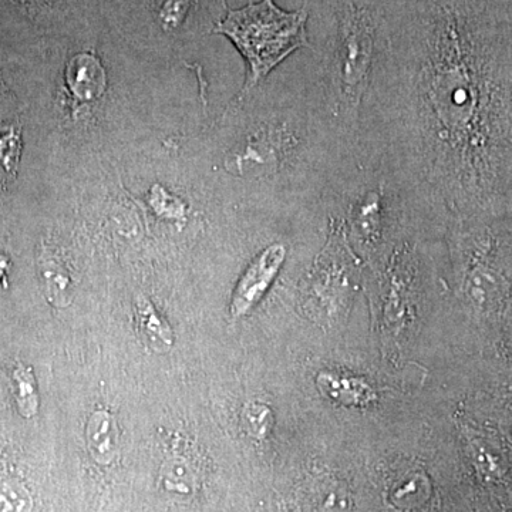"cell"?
<instances>
[{"label":"cell","mask_w":512,"mask_h":512,"mask_svg":"<svg viewBox=\"0 0 512 512\" xmlns=\"http://www.w3.org/2000/svg\"><path fill=\"white\" fill-rule=\"evenodd\" d=\"M323 392L339 400L340 403L352 404V406H365L375 399V393L359 379L349 377H336L335 375H322L318 379Z\"/></svg>","instance_id":"obj_6"},{"label":"cell","mask_w":512,"mask_h":512,"mask_svg":"<svg viewBox=\"0 0 512 512\" xmlns=\"http://www.w3.org/2000/svg\"><path fill=\"white\" fill-rule=\"evenodd\" d=\"M70 89L77 99L89 100L99 97L106 86V76L99 60L94 56L74 57L67 69Z\"/></svg>","instance_id":"obj_5"},{"label":"cell","mask_w":512,"mask_h":512,"mask_svg":"<svg viewBox=\"0 0 512 512\" xmlns=\"http://www.w3.org/2000/svg\"><path fill=\"white\" fill-rule=\"evenodd\" d=\"M15 382L18 384L20 413L26 417L35 416L37 412V396L32 372L29 369H25V367H19L15 372Z\"/></svg>","instance_id":"obj_9"},{"label":"cell","mask_w":512,"mask_h":512,"mask_svg":"<svg viewBox=\"0 0 512 512\" xmlns=\"http://www.w3.org/2000/svg\"><path fill=\"white\" fill-rule=\"evenodd\" d=\"M138 315H140L141 325L151 338L161 340L165 346L173 345V332L170 326L157 315L154 306L146 299L138 301Z\"/></svg>","instance_id":"obj_8"},{"label":"cell","mask_w":512,"mask_h":512,"mask_svg":"<svg viewBox=\"0 0 512 512\" xmlns=\"http://www.w3.org/2000/svg\"><path fill=\"white\" fill-rule=\"evenodd\" d=\"M312 56L349 140L372 80L384 35L383 0H303Z\"/></svg>","instance_id":"obj_1"},{"label":"cell","mask_w":512,"mask_h":512,"mask_svg":"<svg viewBox=\"0 0 512 512\" xmlns=\"http://www.w3.org/2000/svg\"><path fill=\"white\" fill-rule=\"evenodd\" d=\"M309 10L288 12L274 0L248 3L229 10L215 32L227 36L248 63L245 92L254 89L269 73L301 49L311 50L308 32Z\"/></svg>","instance_id":"obj_2"},{"label":"cell","mask_w":512,"mask_h":512,"mask_svg":"<svg viewBox=\"0 0 512 512\" xmlns=\"http://www.w3.org/2000/svg\"><path fill=\"white\" fill-rule=\"evenodd\" d=\"M90 454L99 464H110L119 453V427L107 412H96L90 417L86 430Z\"/></svg>","instance_id":"obj_4"},{"label":"cell","mask_w":512,"mask_h":512,"mask_svg":"<svg viewBox=\"0 0 512 512\" xmlns=\"http://www.w3.org/2000/svg\"><path fill=\"white\" fill-rule=\"evenodd\" d=\"M505 434H507L508 439L512 441V421L508 424L507 429H505Z\"/></svg>","instance_id":"obj_12"},{"label":"cell","mask_w":512,"mask_h":512,"mask_svg":"<svg viewBox=\"0 0 512 512\" xmlns=\"http://www.w3.org/2000/svg\"><path fill=\"white\" fill-rule=\"evenodd\" d=\"M164 480L170 490L178 491V493L191 491L192 476L183 461L181 463H174V461L168 463L167 468H164Z\"/></svg>","instance_id":"obj_11"},{"label":"cell","mask_w":512,"mask_h":512,"mask_svg":"<svg viewBox=\"0 0 512 512\" xmlns=\"http://www.w3.org/2000/svg\"><path fill=\"white\" fill-rule=\"evenodd\" d=\"M244 424L251 436L264 439L272 426L271 410L264 404H249L244 412Z\"/></svg>","instance_id":"obj_10"},{"label":"cell","mask_w":512,"mask_h":512,"mask_svg":"<svg viewBox=\"0 0 512 512\" xmlns=\"http://www.w3.org/2000/svg\"><path fill=\"white\" fill-rule=\"evenodd\" d=\"M286 248L282 244H274L265 249L258 258L248 266L247 271L239 279L237 288L232 293V318H241L252 311L261 301L262 296L274 282L279 269L284 264Z\"/></svg>","instance_id":"obj_3"},{"label":"cell","mask_w":512,"mask_h":512,"mask_svg":"<svg viewBox=\"0 0 512 512\" xmlns=\"http://www.w3.org/2000/svg\"><path fill=\"white\" fill-rule=\"evenodd\" d=\"M497 278L494 272L487 268H476L468 276L467 291L477 305H487L494 301L495 296L498 295Z\"/></svg>","instance_id":"obj_7"}]
</instances>
